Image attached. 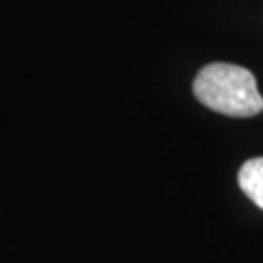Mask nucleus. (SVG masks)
<instances>
[{"instance_id":"nucleus-1","label":"nucleus","mask_w":263,"mask_h":263,"mask_svg":"<svg viewBox=\"0 0 263 263\" xmlns=\"http://www.w3.org/2000/svg\"><path fill=\"white\" fill-rule=\"evenodd\" d=\"M193 94L209 109L228 117H254L263 111V98L254 74L238 65L203 66L195 76Z\"/></svg>"},{"instance_id":"nucleus-2","label":"nucleus","mask_w":263,"mask_h":263,"mask_svg":"<svg viewBox=\"0 0 263 263\" xmlns=\"http://www.w3.org/2000/svg\"><path fill=\"white\" fill-rule=\"evenodd\" d=\"M238 183L248 199L263 209V158H252L242 164L238 172Z\"/></svg>"}]
</instances>
